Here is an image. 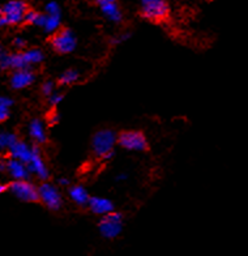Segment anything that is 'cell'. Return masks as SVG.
<instances>
[{"label":"cell","mask_w":248,"mask_h":256,"mask_svg":"<svg viewBox=\"0 0 248 256\" xmlns=\"http://www.w3.org/2000/svg\"><path fill=\"white\" fill-rule=\"evenodd\" d=\"M116 138L111 130H101L94 134L92 140V148L94 154L101 158L108 160L114 154V145L116 142Z\"/></svg>","instance_id":"obj_1"},{"label":"cell","mask_w":248,"mask_h":256,"mask_svg":"<svg viewBox=\"0 0 248 256\" xmlns=\"http://www.w3.org/2000/svg\"><path fill=\"white\" fill-rule=\"evenodd\" d=\"M140 14L142 18L154 24H161L168 18L170 7L162 0H144L141 3Z\"/></svg>","instance_id":"obj_2"},{"label":"cell","mask_w":248,"mask_h":256,"mask_svg":"<svg viewBox=\"0 0 248 256\" xmlns=\"http://www.w3.org/2000/svg\"><path fill=\"white\" fill-rule=\"evenodd\" d=\"M51 48L56 51L58 54H68L76 48V38L70 29L60 26L48 40Z\"/></svg>","instance_id":"obj_3"},{"label":"cell","mask_w":248,"mask_h":256,"mask_svg":"<svg viewBox=\"0 0 248 256\" xmlns=\"http://www.w3.org/2000/svg\"><path fill=\"white\" fill-rule=\"evenodd\" d=\"M116 142L128 150L145 152L149 150V144L141 131H122L116 138Z\"/></svg>","instance_id":"obj_4"},{"label":"cell","mask_w":248,"mask_h":256,"mask_svg":"<svg viewBox=\"0 0 248 256\" xmlns=\"http://www.w3.org/2000/svg\"><path fill=\"white\" fill-rule=\"evenodd\" d=\"M29 6L24 2H10L2 8V16L6 18L8 25H16L24 22Z\"/></svg>","instance_id":"obj_5"},{"label":"cell","mask_w":248,"mask_h":256,"mask_svg":"<svg viewBox=\"0 0 248 256\" xmlns=\"http://www.w3.org/2000/svg\"><path fill=\"white\" fill-rule=\"evenodd\" d=\"M100 232L104 238H115L120 234L123 226V217L120 213L111 212L100 221Z\"/></svg>","instance_id":"obj_6"},{"label":"cell","mask_w":248,"mask_h":256,"mask_svg":"<svg viewBox=\"0 0 248 256\" xmlns=\"http://www.w3.org/2000/svg\"><path fill=\"white\" fill-rule=\"evenodd\" d=\"M10 190L22 202H38L40 200V192L38 188L26 180H14L10 184Z\"/></svg>","instance_id":"obj_7"},{"label":"cell","mask_w":248,"mask_h":256,"mask_svg":"<svg viewBox=\"0 0 248 256\" xmlns=\"http://www.w3.org/2000/svg\"><path fill=\"white\" fill-rule=\"evenodd\" d=\"M40 192V200L44 202L47 208H50L51 210H58L62 206V196L55 188L54 186L48 184V183H44L38 188Z\"/></svg>","instance_id":"obj_8"},{"label":"cell","mask_w":248,"mask_h":256,"mask_svg":"<svg viewBox=\"0 0 248 256\" xmlns=\"http://www.w3.org/2000/svg\"><path fill=\"white\" fill-rule=\"evenodd\" d=\"M10 150L12 158L22 162L24 165H29V162H30L32 160V154H33V149L29 148L25 142L17 140V142L10 146Z\"/></svg>","instance_id":"obj_9"},{"label":"cell","mask_w":248,"mask_h":256,"mask_svg":"<svg viewBox=\"0 0 248 256\" xmlns=\"http://www.w3.org/2000/svg\"><path fill=\"white\" fill-rule=\"evenodd\" d=\"M28 170L32 172H36L40 179L48 178V172H47L46 166L42 161L38 148H33V154H32V160L29 162V165H28Z\"/></svg>","instance_id":"obj_10"},{"label":"cell","mask_w":248,"mask_h":256,"mask_svg":"<svg viewBox=\"0 0 248 256\" xmlns=\"http://www.w3.org/2000/svg\"><path fill=\"white\" fill-rule=\"evenodd\" d=\"M34 81V74L30 70H21V71H14L10 78V85L14 89L26 88Z\"/></svg>","instance_id":"obj_11"},{"label":"cell","mask_w":248,"mask_h":256,"mask_svg":"<svg viewBox=\"0 0 248 256\" xmlns=\"http://www.w3.org/2000/svg\"><path fill=\"white\" fill-rule=\"evenodd\" d=\"M89 206H90L92 212L97 213V214H102L106 216L108 213L114 212V204L108 199H104V198H90L89 199Z\"/></svg>","instance_id":"obj_12"},{"label":"cell","mask_w":248,"mask_h":256,"mask_svg":"<svg viewBox=\"0 0 248 256\" xmlns=\"http://www.w3.org/2000/svg\"><path fill=\"white\" fill-rule=\"evenodd\" d=\"M7 168L10 172V176H14L16 180H24L28 176V168L26 165H24L22 162L17 161V160H10L7 161Z\"/></svg>","instance_id":"obj_13"},{"label":"cell","mask_w":248,"mask_h":256,"mask_svg":"<svg viewBox=\"0 0 248 256\" xmlns=\"http://www.w3.org/2000/svg\"><path fill=\"white\" fill-rule=\"evenodd\" d=\"M97 4L101 7L102 12H104L106 16H108L112 21H120L122 14L119 12V8H118V4L112 0H100L97 2Z\"/></svg>","instance_id":"obj_14"},{"label":"cell","mask_w":248,"mask_h":256,"mask_svg":"<svg viewBox=\"0 0 248 256\" xmlns=\"http://www.w3.org/2000/svg\"><path fill=\"white\" fill-rule=\"evenodd\" d=\"M70 195L74 200V202L78 204V206H86V204H89V199L90 198L88 195L86 190L84 187H81V186H74L70 190Z\"/></svg>","instance_id":"obj_15"},{"label":"cell","mask_w":248,"mask_h":256,"mask_svg":"<svg viewBox=\"0 0 248 256\" xmlns=\"http://www.w3.org/2000/svg\"><path fill=\"white\" fill-rule=\"evenodd\" d=\"M29 132H30L32 138L38 142H46V132H44V124L42 122L38 120V119H34L30 123V127H29Z\"/></svg>","instance_id":"obj_16"},{"label":"cell","mask_w":248,"mask_h":256,"mask_svg":"<svg viewBox=\"0 0 248 256\" xmlns=\"http://www.w3.org/2000/svg\"><path fill=\"white\" fill-rule=\"evenodd\" d=\"M24 59L26 62L28 66H30V64H37L40 62H42L44 59V54H42V51L37 50V48H32V50H28L25 52H22Z\"/></svg>","instance_id":"obj_17"},{"label":"cell","mask_w":248,"mask_h":256,"mask_svg":"<svg viewBox=\"0 0 248 256\" xmlns=\"http://www.w3.org/2000/svg\"><path fill=\"white\" fill-rule=\"evenodd\" d=\"M59 25H60V14H52V16L47 14L46 24H44V29L47 32H56L60 28Z\"/></svg>","instance_id":"obj_18"},{"label":"cell","mask_w":248,"mask_h":256,"mask_svg":"<svg viewBox=\"0 0 248 256\" xmlns=\"http://www.w3.org/2000/svg\"><path fill=\"white\" fill-rule=\"evenodd\" d=\"M17 142V138L14 135H10V134H3L0 132V150L4 148L10 149L14 142Z\"/></svg>","instance_id":"obj_19"},{"label":"cell","mask_w":248,"mask_h":256,"mask_svg":"<svg viewBox=\"0 0 248 256\" xmlns=\"http://www.w3.org/2000/svg\"><path fill=\"white\" fill-rule=\"evenodd\" d=\"M78 78V72L72 71V70H68V71H66L63 74H62V78H59V82L63 85H68L74 82Z\"/></svg>","instance_id":"obj_20"},{"label":"cell","mask_w":248,"mask_h":256,"mask_svg":"<svg viewBox=\"0 0 248 256\" xmlns=\"http://www.w3.org/2000/svg\"><path fill=\"white\" fill-rule=\"evenodd\" d=\"M40 16V12H37V10H28L26 16H25L24 22H26V24H37Z\"/></svg>","instance_id":"obj_21"},{"label":"cell","mask_w":248,"mask_h":256,"mask_svg":"<svg viewBox=\"0 0 248 256\" xmlns=\"http://www.w3.org/2000/svg\"><path fill=\"white\" fill-rule=\"evenodd\" d=\"M46 12L48 16H52V14H60V10H59V7H58L56 3L47 4Z\"/></svg>","instance_id":"obj_22"},{"label":"cell","mask_w":248,"mask_h":256,"mask_svg":"<svg viewBox=\"0 0 248 256\" xmlns=\"http://www.w3.org/2000/svg\"><path fill=\"white\" fill-rule=\"evenodd\" d=\"M8 116H10V112H8L7 108H4L0 104V123H3L4 120H7Z\"/></svg>","instance_id":"obj_23"},{"label":"cell","mask_w":248,"mask_h":256,"mask_svg":"<svg viewBox=\"0 0 248 256\" xmlns=\"http://www.w3.org/2000/svg\"><path fill=\"white\" fill-rule=\"evenodd\" d=\"M52 88H54V84L52 82H46L42 88V92H44L46 96H51V92H52Z\"/></svg>","instance_id":"obj_24"},{"label":"cell","mask_w":248,"mask_h":256,"mask_svg":"<svg viewBox=\"0 0 248 256\" xmlns=\"http://www.w3.org/2000/svg\"><path fill=\"white\" fill-rule=\"evenodd\" d=\"M58 120H59V118H58L56 112H50V114H48V123H50L51 126L56 124Z\"/></svg>","instance_id":"obj_25"},{"label":"cell","mask_w":248,"mask_h":256,"mask_svg":"<svg viewBox=\"0 0 248 256\" xmlns=\"http://www.w3.org/2000/svg\"><path fill=\"white\" fill-rule=\"evenodd\" d=\"M12 104H14V101H12V100H10V98L0 97V104H2V106H4V108H8Z\"/></svg>","instance_id":"obj_26"},{"label":"cell","mask_w":248,"mask_h":256,"mask_svg":"<svg viewBox=\"0 0 248 256\" xmlns=\"http://www.w3.org/2000/svg\"><path fill=\"white\" fill-rule=\"evenodd\" d=\"M62 100H63V96H60V94H55V96H51L50 102L55 106V104H59V102H60Z\"/></svg>","instance_id":"obj_27"},{"label":"cell","mask_w":248,"mask_h":256,"mask_svg":"<svg viewBox=\"0 0 248 256\" xmlns=\"http://www.w3.org/2000/svg\"><path fill=\"white\" fill-rule=\"evenodd\" d=\"M14 44H16L17 46H24V44H25V40H21V38H17V40H14Z\"/></svg>","instance_id":"obj_28"},{"label":"cell","mask_w":248,"mask_h":256,"mask_svg":"<svg viewBox=\"0 0 248 256\" xmlns=\"http://www.w3.org/2000/svg\"><path fill=\"white\" fill-rule=\"evenodd\" d=\"M6 190H7V186H4V184H2V183H0V194L6 191Z\"/></svg>","instance_id":"obj_29"},{"label":"cell","mask_w":248,"mask_h":256,"mask_svg":"<svg viewBox=\"0 0 248 256\" xmlns=\"http://www.w3.org/2000/svg\"><path fill=\"white\" fill-rule=\"evenodd\" d=\"M0 17H2V8H0Z\"/></svg>","instance_id":"obj_30"},{"label":"cell","mask_w":248,"mask_h":256,"mask_svg":"<svg viewBox=\"0 0 248 256\" xmlns=\"http://www.w3.org/2000/svg\"><path fill=\"white\" fill-rule=\"evenodd\" d=\"M0 54H2V50H0Z\"/></svg>","instance_id":"obj_31"}]
</instances>
